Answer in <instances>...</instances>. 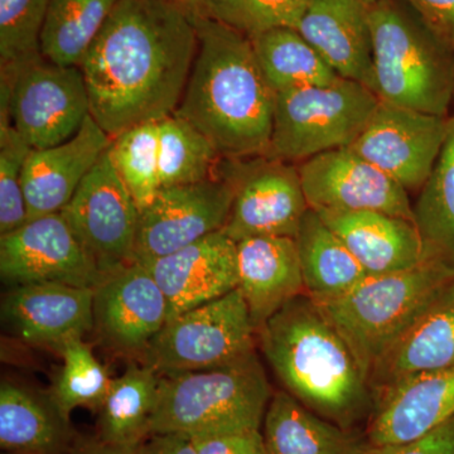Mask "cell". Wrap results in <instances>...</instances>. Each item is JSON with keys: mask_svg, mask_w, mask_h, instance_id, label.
<instances>
[{"mask_svg": "<svg viewBox=\"0 0 454 454\" xmlns=\"http://www.w3.org/2000/svg\"><path fill=\"white\" fill-rule=\"evenodd\" d=\"M168 303V321L239 286L236 243L221 231L145 264Z\"/></svg>", "mask_w": 454, "mask_h": 454, "instance_id": "d6986e66", "label": "cell"}, {"mask_svg": "<svg viewBox=\"0 0 454 454\" xmlns=\"http://www.w3.org/2000/svg\"><path fill=\"white\" fill-rule=\"evenodd\" d=\"M52 0H0V70L41 56V33Z\"/></svg>", "mask_w": 454, "mask_h": 454, "instance_id": "e575fe53", "label": "cell"}, {"mask_svg": "<svg viewBox=\"0 0 454 454\" xmlns=\"http://www.w3.org/2000/svg\"><path fill=\"white\" fill-rule=\"evenodd\" d=\"M295 29L340 77L372 91L369 4L363 0H309Z\"/></svg>", "mask_w": 454, "mask_h": 454, "instance_id": "44dd1931", "label": "cell"}, {"mask_svg": "<svg viewBox=\"0 0 454 454\" xmlns=\"http://www.w3.org/2000/svg\"><path fill=\"white\" fill-rule=\"evenodd\" d=\"M140 454H199L192 439L177 433L151 434L139 446Z\"/></svg>", "mask_w": 454, "mask_h": 454, "instance_id": "60d3db41", "label": "cell"}, {"mask_svg": "<svg viewBox=\"0 0 454 454\" xmlns=\"http://www.w3.org/2000/svg\"><path fill=\"white\" fill-rule=\"evenodd\" d=\"M73 454H140L139 447H121L114 446V444L106 443V442L97 439V441L86 442L79 444Z\"/></svg>", "mask_w": 454, "mask_h": 454, "instance_id": "b9f144b4", "label": "cell"}, {"mask_svg": "<svg viewBox=\"0 0 454 454\" xmlns=\"http://www.w3.org/2000/svg\"><path fill=\"white\" fill-rule=\"evenodd\" d=\"M268 454H366L367 439L319 417L288 391L273 394L264 417Z\"/></svg>", "mask_w": 454, "mask_h": 454, "instance_id": "484cf974", "label": "cell"}, {"mask_svg": "<svg viewBox=\"0 0 454 454\" xmlns=\"http://www.w3.org/2000/svg\"><path fill=\"white\" fill-rule=\"evenodd\" d=\"M309 0H219L203 16L252 38L271 29L297 28ZM200 14V13H199Z\"/></svg>", "mask_w": 454, "mask_h": 454, "instance_id": "8d00e7d4", "label": "cell"}, {"mask_svg": "<svg viewBox=\"0 0 454 454\" xmlns=\"http://www.w3.org/2000/svg\"><path fill=\"white\" fill-rule=\"evenodd\" d=\"M454 51V0H404Z\"/></svg>", "mask_w": 454, "mask_h": 454, "instance_id": "ab89813d", "label": "cell"}, {"mask_svg": "<svg viewBox=\"0 0 454 454\" xmlns=\"http://www.w3.org/2000/svg\"><path fill=\"white\" fill-rule=\"evenodd\" d=\"M239 286L258 331L278 310L306 294L297 245L288 236H254L236 243Z\"/></svg>", "mask_w": 454, "mask_h": 454, "instance_id": "cb8c5ba5", "label": "cell"}, {"mask_svg": "<svg viewBox=\"0 0 454 454\" xmlns=\"http://www.w3.org/2000/svg\"><path fill=\"white\" fill-rule=\"evenodd\" d=\"M366 454H454V417L415 441L387 446H369Z\"/></svg>", "mask_w": 454, "mask_h": 454, "instance_id": "f35d334b", "label": "cell"}, {"mask_svg": "<svg viewBox=\"0 0 454 454\" xmlns=\"http://www.w3.org/2000/svg\"><path fill=\"white\" fill-rule=\"evenodd\" d=\"M373 94L382 103L448 116L454 103V51L404 0L370 5Z\"/></svg>", "mask_w": 454, "mask_h": 454, "instance_id": "277c9868", "label": "cell"}, {"mask_svg": "<svg viewBox=\"0 0 454 454\" xmlns=\"http://www.w3.org/2000/svg\"><path fill=\"white\" fill-rule=\"evenodd\" d=\"M452 282L454 267L432 255L405 270L367 276L342 294L310 300L345 340L369 382L382 352Z\"/></svg>", "mask_w": 454, "mask_h": 454, "instance_id": "8992f818", "label": "cell"}, {"mask_svg": "<svg viewBox=\"0 0 454 454\" xmlns=\"http://www.w3.org/2000/svg\"><path fill=\"white\" fill-rule=\"evenodd\" d=\"M363 2H365L366 4L372 5L373 3L376 2V0H363Z\"/></svg>", "mask_w": 454, "mask_h": 454, "instance_id": "ee69618b", "label": "cell"}, {"mask_svg": "<svg viewBox=\"0 0 454 454\" xmlns=\"http://www.w3.org/2000/svg\"><path fill=\"white\" fill-rule=\"evenodd\" d=\"M413 208L427 247L454 267V115L448 119L441 154Z\"/></svg>", "mask_w": 454, "mask_h": 454, "instance_id": "4dcf8cb0", "label": "cell"}, {"mask_svg": "<svg viewBox=\"0 0 454 454\" xmlns=\"http://www.w3.org/2000/svg\"><path fill=\"white\" fill-rule=\"evenodd\" d=\"M110 155L139 211L145 210L162 188L158 121L143 122L122 131L113 139Z\"/></svg>", "mask_w": 454, "mask_h": 454, "instance_id": "d6a6232c", "label": "cell"}, {"mask_svg": "<svg viewBox=\"0 0 454 454\" xmlns=\"http://www.w3.org/2000/svg\"><path fill=\"white\" fill-rule=\"evenodd\" d=\"M56 352L62 366L50 391L57 404L68 417L77 408L98 411L113 380L106 367L83 337L66 340Z\"/></svg>", "mask_w": 454, "mask_h": 454, "instance_id": "836d02e7", "label": "cell"}, {"mask_svg": "<svg viewBox=\"0 0 454 454\" xmlns=\"http://www.w3.org/2000/svg\"><path fill=\"white\" fill-rule=\"evenodd\" d=\"M160 376L151 434L260 429L274 394L256 351L226 365Z\"/></svg>", "mask_w": 454, "mask_h": 454, "instance_id": "5b68a950", "label": "cell"}, {"mask_svg": "<svg viewBox=\"0 0 454 454\" xmlns=\"http://www.w3.org/2000/svg\"><path fill=\"white\" fill-rule=\"evenodd\" d=\"M197 49L193 12L169 0H121L80 66L90 115L112 139L172 115Z\"/></svg>", "mask_w": 454, "mask_h": 454, "instance_id": "6da1fadb", "label": "cell"}, {"mask_svg": "<svg viewBox=\"0 0 454 454\" xmlns=\"http://www.w3.org/2000/svg\"><path fill=\"white\" fill-rule=\"evenodd\" d=\"M0 277L9 288L59 283L94 289L103 274L59 212L0 235Z\"/></svg>", "mask_w": 454, "mask_h": 454, "instance_id": "2e32d148", "label": "cell"}, {"mask_svg": "<svg viewBox=\"0 0 454 454\" xmlns=\"http://www.w3.org/2000/svg\"><path fill=\"white\" fill-rule=\"evenodd\" d=\"M301 187L316 212H381L414 221L408 191L348 148L298 164Z\"/></svg>", "mask_w": 454, "mask_h": 454, "instance_id": "5bb4252c", "label": "cell"}, {"mask_svg": "<svg viewBox=\"0 0 454 454\" xmlns=\"http://www.w3.org/2000/svg\"><path fill=\"white\" fill-rule=\"evenodd\" d=\"M199 454H268L262 430L191 437Z\"/></svg>", "mask_w": 454, "mask_h": 454, "instance_id": "74e56055", "label": "cell"}, {"mask_svg": "<svg viewBox=\"0 0 454 454\" xmlns=\"http://www.w3.org/2000/svg\"><path fill=\"white\" fill-rule=\"evenodd\" d=\"M32 151L12 124L7 110H0V235L28 220L22 175Z\"/></svg>", "mask_w": 454, "mask_h": 454, "instance_id": "d590c367", "label": "cell"}, {"mask_svg": "<svg viewBox=\"0 0 454 454\" xmlns=\"http://www.w3.org/2000/svg\"><path fill=\"white\" fill-rule=\"evenodd\" d=\"M94 289L59 283L12 286L2 301L3 324L23 342L56 351L94 330Z\"/></svg>", "mask_w": 454, "mask_h": 454, "instance_id": "e0dca14e", "label": "cell"}, {"mask_svg": "<svg viewBox=\"0 0 454 454\" xmlns=\"http://www.w3.org/2000/svg\"><path fill=\"white\" fill-rule=\"evenodd\" d=\"M2 454H14V453L3 452Z\"/></svg>", "mask_w": 454, "mask_h": 454, "instance_id": "f6af8a7d", "label": "cell"}, {"mask_svg": "<svg viewBox=\"0 0 454 454\" xmlns=\"http://www.w3.org/2000/svg\"><path fill=\"white\" fill-rule=\"evenodd\" d=\"M448 119L380 101L348 148L415 192L432 175L446 140Z\"/></svg>", "mask_w": 454, "mask_h": 454, "instance_id": "4fadbf2b", "label": "cell"}, {"mask_svg": "<svg viewBox=\"0 0 454 454\" xmlns=\"http://www.w3.org/2000/svg\"><path fill=\"white\" fill-rule=\"evenodd\" d=\"M256 336L269 365L301 404L343 429L369 420L373 408L369 382L309 295L278 310Z\"/></svg>", "mask_w": 454, "mask_h": 454, "instance_id": "3957f363", "label": "cell"}, {"mask_svg": "<svg viewBox=\"0 0 454 454\" xmlns=\"http://www.w3.org/2000/svg\"><path fill=\"white\" fill-rule=\"evenodd\" d=\"M234 197L232 184L217 173L199 184L160 188L140 211L134 259L146 264L221 231Z\"/></svg>", "mask_w": 454, "mask_h": 454, "instance_id": "7c38bea8", "label": "cell"}, {"mask_svg": "<svg viewBox=\"0 0 454 454\" xmlns=\"http://www.w3.org/2000/svg\"><path fill=\"white\" fill-rule=\"evenodd\" d=\"M79 443L51 391L20 382L0 385V447L14 454H73Z\"/></svg>", "mask_w": 454, "mask_h": 454, "instance_id": "d4e9b609", "label": "cell"}, {"mask_svg": "<svg viewBox=\"0 0 454 454\" xmlns=\"http://www.w3.org/2000/svg\"><path fill=\"white\" fill-rule=\"evenodd\" d=\"M160 373L145 364L130 361L113 379L98 414V439L121 447H139L151 435L157 405Z\"/></svg>", "mask_w": 454, "mask_h": 454, "instance_id": "4316f807", "label": "cell"}, {"mask_svg": "<svg viewBox=\"0 0 454 454\" xmlns=\"http://www.w3.org/2000/svg\"><path fill=\"white\" fill-rule=\"evenodd\" d=\"M199 49L176 115L205 134L223 158L267 155L277 94L252 40L231 27L193 13Z\"/></svg>", "mask_w": 454, "mask_h": 454, "instance_id": "7a4b0ae2", "label": "cell"}, {"mask_svg": "<svg viewBox=\"0 0 454 454\" xmlns=\"http://www.w3.org/2000/svg\"><path fill=\"white\" fill-rule=\"evenodd\" d=\"M255 334L238 288L169 319L138 361L160 375L212 369L255 351Z\"/></svg>", "mask_w": 454, "mask_h": 454, "instance_id": "9c48e42d", "label": "cell"}, {"mask_svg": "<svg viewBox=\"0 0 454 454\" xmlns=\"http://www.w3.org/2000/svg\"><path fill=\"white\" fill-rule=\"evenodd\" d=\"M317 214L369 276L405 270L435 255L414 221L372 211Z\"/></svg>", "mask_w": 454, "mask_h": 454, "instance_id": "603a6c76", "label": "cell"}, {"mask_svg": "<svg viewBox=\"0 0 454 454\" xmlns=\"http://www.w3.org/2000/svg\"><path fill=\"white\" fill-rule=\"evenodd\" d=\"M94 330L118 355L142 356L168 322V303L149 269L131 262L103 274L94 288Z\"/></svg>", "mask_w": 454, "mask_h": 454, "instance_id": "9a60e30c", "label": "cell"}, {"mask_svg": "<svg viewBox=\"0 0 454 454\" xmlns=\"http://www.w3.org/2000/svg\"><path fill=\"white\" fill-rule=\"evenodd\" d=\"M160 186L195 184L215 177L223 160L210 139L176 114L158 121Z\"/></svg>", "mask_w": 454, "mask_h": 454, "instance_id": "1f68e13d", "label": "cell"}, {"mask_svg": "<svg viewBox=\"0 0 454 454\" xmlns=\"http://www.w3.org/2000/svg\"><path fill=\"white\" fill-rule=\"evenodd\" d=\"M169 2L181 5L193 13L205 14L219 0H169Z\"/></svg>", "mask_w": 454, "mask_h": 454, "instance_id": "7bdbcfd3", "label": "cell"}, {"mask_svg": "<svg viewBox=\"0 0 454 454\" xmlns=\"http://www.w3.org/2000/svg\"><path fill=\"white\" fill-rule=\"evenodd\" d=\"M217 175L235 190L223 234L235 243L254 236L295 238L309 210L298 164L267 155L223 158Z\"/></svg>", "mask_w": 454, "mask_h": 454, "instance_id": "30bf717a", "label": "cell"}, {"mask_svg": "<svg viewBox=\"0 0 454 454\" xmlns=\"http://www.w3.org/2000/svg\"><path fill=\"white\" fill-rule=\"evenodd\" d=\"M294 240L304 289L312 300L342 294L369 276L339 236L310 208Z\"/></svg>", "mask_w": 454, "mask_h": 454, "instance_id": "83f0119b", "label": "cell"}, {"mask_svg": "<svg viewBox=\"0 0 454 454\" xmlns=\"http://www.w3.org/2000/svg\"><path fill=\"white\" fill-rule=\"evenodd\" d=\"M0 106L33 151L74 138L90 115L82 70L53 64L43 56L0 70Z\"/></svg>", "mask_w": 454, "mask_h": 454, "instance_id": "ba28073f", "label": "cell"}, {"mask_svg": "<svg viewBox=\"0 0 454 454\" xmlns=\"http://www.w3.org/2000/svg\"><path fill=\"white\" fill-rule=\"evenodd\" d=\"M454 366V282L396 337L373 364L369 387L375 397L397 381Z\"/></svg>", "mask_w": 454, "mask_h": 454, "instance_id": "7402d4cb", "label": "cell"}, {"mask_svg": "<svg viewBox=\"0 0 454 454\" xmlns=\"http://www.w3.org/2000/svg\"><path fill=\"white\" fill-rule=\"evenodd\" d=\"M61 214L101 274L136 262L140 211L114 167L110 146Z\"/></svg>", "mask_w": 454, "mask_h": 454, "instance_id": "8fae6325", "label": "cell"}, {"mask_svg": "<svg viewBox=\"0 0 454 454\" xmlns=\"http://www.w3.org/2000/svg\"><path fill=\"white\" fill-rule=\"evenodd\" d=\"M112 142L89 115L74 138L51 148L32 151L22 175L28 220L64 210Z\"/></svg>", "mask_w": 454, "mask_h": 454, "instance_id": "ffe728a7", "label": "cell"}, {"mask_svg": "<svg viewBox=\"0 0 454 454\" xmlns=\"http://www.w3.org/2000/svg\"><path fill=\"white\" fill-rule=\"evenodd\" d=\"M121 0H52L41 33V55L59 66H82Z\"/></svg>", "mask_w": 454, "mask_h": 454, "instance_id": "f546056e", "label": "cell"}, {"mask_svg": "<svg viewBox=\"0 0 454 454\" xmlns=\"http://www.w3.org/2000/svg\"><path fill=\"white\" fill-rule=\"evenodd\" d=\"M454 417V366L414 373L373 397L370 446L415 441Z\"/></svg>", "mask_w": 454, "mask_h": 454, "instance_id": "ac0fdd59", "label": "cell"}, {"mask_svg": "<svg viewBox=\"0 0 454 454\" xmlns=\"http://www.w3.org/2000/svg\"><path fill=\"white\" fill-rule=\"evenodd\" d=\"M252 43L262 73L276 94L342 79L295 28L271 29L252 38Z\"/></svg>", "mask_w": 454, "mask_h": 454, "instance_id": "f1b7e54d", "label": "cell"}, {"mask_svg": "<svg viewBox=\"0 0 454 454\" xmlns=\"http://www.w3.org/2000/svg\"><path fill=\"white\" fill-rule=\"evenodd\" d=\"M379 103L372 90L346 79L279 92L267 157L300 164L348 148L365 129Z\"/></svg>", "mask_w": 454, "mask_h": 454, "instance_id": "52a82bcc", "label": "cell"}]
</instances>
